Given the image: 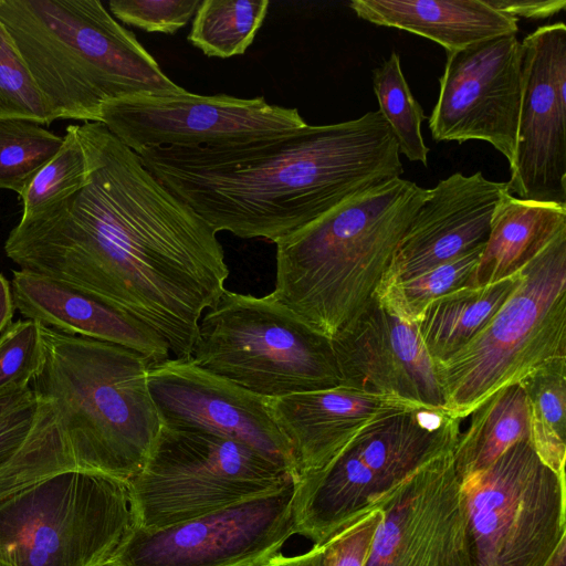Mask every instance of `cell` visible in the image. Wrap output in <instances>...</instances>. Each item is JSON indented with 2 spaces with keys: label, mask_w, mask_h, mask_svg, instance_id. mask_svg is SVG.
<instances>
[{
  "label": "cell",
  "mask_w": 566,
  "mask_h": 566,
  "mask_svg": "<svg viewBox=\"0 0 566 566\" xmlns=\"http://www.w3.org/2000/svg\"><path fill=\"white\" fill-rule=\"evenodd\" d=\"M88 180L21 218L4 242L19 270L83 290L157 332L190 359L199 321L226 291L217 232L102 123L77 125Z\"/></svg>",
  "instance_id": "6da1fadb"
},
{
  "label": "cell",
  "mask_w": 566,
  "mask_h": 566,
  "mask_svg": "<svg viewBox=\"0 0 566 566\" xmlns=\"http://www.w3.org/2000/svg\"><path fill=\"white\" fill-rule=\"evenodd\" d=\"M137 155L216 232L274 243L403 172L379 111L248 143L155 147Z\"/></svg>",
  "instance_id": "7a4b0ae2"
},
{
  "label": "cell",
  "mask_w": 566,
  "mask_h": 566,
  "mask_svg": "<svg viewBox=\"0 0 566 566\" xmlns=\"http://www.w3.org/2000/svg\"><path fill=\"white\" fill-rule=\"evenodd\" d=\"M428 189L402 178L367 189L275 242L273 296L333 339L376 296Z\"/></svg>",
  "instance_id": "3957f363"
},
{
  "label": "cell",
  "mask_w": 566,
  "mask_h": 566,
  "mask_svg": "<svg viewBox=\"0 0 566 566\" xmlns=\"http://www.w3.org/2000/svg\"><path fill=\"white\" fill-rule=\"evenodd\" d=\"M0 21L54 120L99 123L108 101L186 91L98 0H0Z\"/></svg>",
  "instance_id": "277c9868"
},
{
  "label": "cell",
  "mask_w": 566,
  "mask_h": 566,
  "mask_svg": "<svg viewBox=\"0 0 566 566\" xmlns=\"http://www.w3.org/2000/svg\"><path fill=\"white\" fill-rule=\"evenodd\" d=\"M41 335L42 360L30 386L55 409L76 469L127 483L161 429L148 388L149 360L42 324Z\"/></svg>",
  "instance_id": "5b68a950"
},
{
  "label": "cell",
  "mask_w": 566,
  "mask_h": 566,
  "mask_svg": "<svg viewBox=\"0 0 566 566\" xmlns=\"http://www.w3.org/2000/svg\"><path fill=\"white\" fill-rule=\"evenodd\" d=\"M518 286L436 371L444 409L462 420L497 390L566 359V231L526 266Z\"/></svg>",
  "instance_id": "8992f818"
},
{
  "label": "cell",
  "mask_w": 566,
  "mask_h": 566,
  "mask_svg": "<svg viewBox=\"0 0 566 566\" xmlns=\"http://www.w3.org/2000/svg\"><path fill=\"white\" fill-rule=\"evenodd\" d=\"M190 359L265 398L340 386L332 340L272 293L226 290L201 316Z\"/></svg>",
  "instance_id": "52a82bcc"
},
{
  "label": "cell",
  "mask_w": 566,
  "mask_h": 566,
  "mask_svg": "<svg viewBox=\"0 0 566 566\" xmlns=\"http://www.w3.org/2000/svg\"><path fill=\"white\" fill-rule=\"evenodd\" d=\"M135 527L127 483L67 469L0 500V559L106 566Z\"/></svg>",
  "instance_id": "ba28073f"
},
{
  "label": "cell",
  "mask_w": 566,
  "mask_h": 566,
  "mask_svg": "<svg viewBox=\"0 0 566 566\" xmlns=\"http://www.w3.org/2000/svg\"><path fill=\"white\" fill-rule=\"evenodd\" d=\"M294 479L287 468L242 442L161 424L127 489L135 526L158 530L272 492Z\"/></svg>",
  "instance_id": "9c48e42d"
},
{
  "label": "cell",
  "mask_w": 566,
  "mask_h": 566,
  "mask_svg": "<svg viewBox=\"0 0 566 566\" xmlns=\"http://www.w3.org/2000/svg\"><path fill=\"white\" fill-rule=\"evenodd\" d=\"M471 566H543L566 535V483L530 439L461 481Z\"/></svg>",
  "instance_id": "30bf717a"
},
{
  "label": "cell",
  "mask_w": 566,
  "mask_h": 566,
  "mask_svg": "<svg viewBox=\"0 0 566 566\" xmlns=\"http://www.w3.org/2000/svg\"><path fill=\"white\" fill-rule=\"evenodd\" d=\"M296 481L163 528L135 526L106 566H261L296 534Z\"/></svg>",
  "instance_id": "8fae6325"
},
{
  "label": "cell",
  "mask_w": 566,
  "mask_h": 566,
  "mask_svg": "<svg viewBox=\"0 0 566 566\" xmlns=\"http://www.w3.org/2000/svg\"><path fill=\"white\" fill-rule=\"evenodd\" d=\"M102 123L136 154L155 147H213L274 137L304 127L297 108L263 96L140 94L108 101Z\"/></svg>",
  "instance_id": "7c38bea8"
},
{
  "label": "cell",
  "mask_w": 566,
  "mask_h": 566,
  "mask_svg": "<svg viewBox=\"0 0 566 566\" xmlns=\"http://www.w3.org/2000/svg\"><path fill=\"white\" fill-rule=\"evenodd\" d=\"M522 95V44L502 35L447 52L429 117L436 142L483 140L513 164Z\"/></svg>",
  "instance_id": "4fadbf2b"
},
{
  "label": "cell",
  "mask_w": 566,
  "mask_h": 566,
  "mask_svg": "<svg viewBox=\"0 0 566 566\" xmlns=\"http://www.w3.org/2000/svg\"><path fill=\"white\" fill-rule=\"evenodd\" d=\"M522 44V95L509 192L566 206V25H542Z\"/></svg>",
  "instance_id": "5bb4252c"
},
{
  "label": "cell",
  "mask_w": 566,
  "mask_h": 566,
  "mask_svg": "<svg viewBox=\"0 0 566 566\" xmlns=\"http://www.w3.org/2000/svg\"><path fill=\"white\" fill-rule=\"evenodd\" d=\"M378 507L365 566H471L453 450L421 467Z\"/></svg>",
  "instance_id": "9a60e30c"
},
{
  "label": "cell",
  "mask_w": 566,
  "mask_h": 566,
  "mask_svg": "<svg viewBox=\"0 0 566 566\" xmlns=\"http://www.w3.org/2000/svg\"><path fill=\"white\" fill-rule=\"evenodd\" d=\"M147 379L163 426L237 440L295 475L290 447L271 416L269 398L217 376L191 359L149 364Z\"/></svg>",
  "instance_id": "2e32d148"
},
{
  "label": "cell",
  "mask_w": 566,
  "mask_h": 566,
  "mask_svg": "<svg viewBox=\"0 0 566 566\" xmlns=\"http://www.w3.org/2000/svg\"><path fill=\"white\" fill-rule=\"evenodd\" d=\"M332 340L340 386L401 399L427 408H444V397L418 331L376 296Z\"/></svg>",
  "instance_id": "e0dca14e"
},
{
  "label": "cell",
  "mask_w": 566,
  "mask_h": 566,
  "mask_svg": "<svg viewBox=\"0 0 566 566\" xmlns=\"http://www.w3.org/2000/svg\"><path fill=\"white\" fill-rule=\"evenodd\" d=\"M506 189V181L489 180L481 171L455 172L428 189L377 291L485 244L493 212Z\"/></svg>",
  "instance_id": "ac0fdd59"
},
{
  "label": "cell",
  "mask_w": 566,
  "mask_h": 566,
  "mask_svg": "<svg viewBox=\"0 0 566 566\" xmlns=\"http://www.w3.org/2000/svg\"><path fill=\"white\" fill-rule=\"evenodd\" d=\"M415 407L419 406L346 386L269 398L271 416L290 447L296 479L326 467L376 420Z\"/></svg>",
  "instance_id": "d6986e66"
},
{
  "label": "cell",
  "mask_w": 566,
  "mask_h": 566,
  "mask_svg": "<svg viewBox=\"0 0 566 566\" xmlns=\"http://www.w3.org/2000/svg\"><path fill=\"white\" fill-rule=\"evenodd\" d=\"M10 284L14 308L27 319L132 349L150 364L170 358L169 346L157 332L83 290L22 270L12 272Z\"/></svg>",
  "instance_id": "ffe728a7"
},
{
  "label": "cell",
  "mask_w": 566,
  "mask_h": 566,
  "mask_svg": "<svg viewBox=\"0 0 566 566\" xmlns=\"http://www.w3.org/2000/svg\"><path fill=\"white\" fill-rule=\"evenodd\" d=\"M349 8L365 21L429 39L447 52L518 30L515 18L484 0H353Z\"/></svg>",
  "instance_id": "44dd1931"
},
{
  "label": "cell",
  "mask_w": 566,
  "mask_h": 566,
  "mask_svg": "<svg viewBox=\"0 0 566 566\" xmlns=\"http://www.w3.org/2000/svg\"><path fill=\"white\" fill-rule=\"evenodd\" d=\"M565 231L566 206L518 199L506 189L467 286L489 285L516 274Z\"/></svg>",
  "instance_id": "7402d4cb"
},
{
  "label": "cell",
  "mask_w": 566,
  "mask_h": 566,
  "mask_svg": "<svg viewBox=\"0 0 566 566\" xmlns=\"http://www.w3.org/2000/svg\"><path fill=\"white\" fill-rule=\"evenodd\" d=\"M67 469L76 465L48 400L34 396L0 418V500Z\"/></svg>",
  "instance_id": "603a6c76"
},
{
  "label": "cell",
  "mask_w": 566,
  "mask_h": 566,
  "mask_svg": "<svg viewBox=\"0 0 566 566\" xmlns=\"http://www.w3.org/2000/svg\"><path fill=\"white\" fill-rule=\"evenodd\" d=\"M523 277L516 274L489 285L461 286L431 301L418 331L436 363L449 358L471 340L505 303Z\"/></svg>",
  "instance_id": "cb8c5ba5"
},
{
  "label": "cell",
  "mask_w": 566,
  "mask_h": 566,
  "mask_svg": "<svg viewBox=\"0 0 566 566\" xmlns=\"http://www.w3.org/2000/svg\"><path fill=\"white\" fill-rule=\"evenodd\" d=\"M471 416L469 428L459 434L453 449L461 481L486 469L517 441L530 439L526 397L520 384L497 390Z\"/></svg>",
  "instance_id": "d4e9b609"
},
{
  "label": "cell",
  "mask_w": 566,
  "mask_h": 566,
  "mask_svg": "<svg viewBox=\"0 0 566 566\" xmlns=\"http://www.w3.org/2000/svg\"><path fill=\"white\" fill-rule=\"evenodd\" d=\"M524 389L530 441L541 461L565 475L566 359L554 361L518 382Z\"/></svg>",
  "instance_id": "484cf974"
},
{
  "label": "cell",
  "mask_w": 566,
  "mask_h": 566,
  "mask_svg": "<svg viewBox=\"0 0 566 566\" xmlns=\"http://www.w3.org/2000/svg\"><path fill=\"white\" fill-rule=\"evenodd\" d=\"M269 6L268 0L201 1L188 41L208 56L242 55L254 41Z\"/></svg>",
  "instance_id": "4316f807"
},
{
  "label": "cell",
  "mask_w": 566,
  "mask_h": 566,
  "mask_svg": "<svg viewBox=\"0 0 566 566\" xmlns=\"http://www.w3.org/2000/svg\"><path fill=\"white\" fill-rule=\"evenodd\" d=\"M371 78L379 104L378 111L387 120L399 153L410 161L427 166L429 147L421 134V124L426 116L403 76L399 54L392 52L373 70Z\"/></svg>",
  "instance_id": "83f0119b"
},
{
  "label": "cell",
  "mask_w": 566,
  "mask_h": 566,
  "mask_svg": "<svg viewBox=\"0 0 566 566\" xmlns=\"http://www.w3.org/2000/svg\"><path fill=\"white\" fill-rule=\"evenodd\" d=\"M62 143L63 136L39 123L0 118V189L12 190L20 197Z\"/></svg>",
  "instance_id": "f1b7e54d"
},
{
  "label": "cell",
  "mask_w": 566,
  "mask_h": 566,
  "mask_svg": "<svg viewBox=\"0 0 566 566\" xmlns=\"http://www.w3.org/2000/svg\"><path fill=\"white\" fill-rule=\"evenodd\" d=\"M483 248L484 244L413 279L379 290L376 298L400 319L418 323L423 310L431 301L468 285Z\"/></svg>",
  "instance_id": "f546056e"
},
{
  "label": "cell",
  "mask_w": 566,
  "mask_h": 566,
  "mask_svg": "<svg viewBox=\"0 0 566 566\" xmlns=\"http://www.w3.org/2000/svg\"><path fill=\"white\" fill-rule=\"evenodd\" d=\"M88 180V165L77 125H69L59 151L36 174L20 196L22 217L38 214L67 199Z\"/></svg>",
  "instance_id": "4dcf8cb0"
},
{
  "label": "cell",
  "mask_w": 566,
  "mask_h": 566,
  "mask_svg": "<svg viewBox=\"0 0 566 566\" xmlns=\"http://www.w3.org/2000/svg\"><path fill=\"white\" fill-rule=\"evenodd\" d=\"M0 118L50 125L52 114L11 35L0 21Z\"/></svg>",
  "instance_id": "1f68e13d"
},
{
  "label": "cell",
  "mask_w": 566,
  "mask_h": 566,
  "mask_svg": "<svg viewBox=\"0 0 566 566\" xmlns=\"http://www.w3.org/2000/svg\"><path fill=\"white\" fill-rule=\"evenodd\" d=\"M43 354L41 324L18 319L0 335V390L15 384H29L36 374Z\"/></svg>",
  "instance_id": "d6a6232c"
},
{
  "label": "cell",
  "mask_w": 566,
  "mask_h": 566,
  "mask_svg": "<svg viewBox=\"0 0 566 566\" xmlns=\"http://www.w3.org/2000/svg\"><path fill=\"white\" fill-rule=\"evenodd\" d=\"M200 0H111L113 15L146 32L174 34L193 18Z\"/></svg>",
  "instance_id": "836d02e7"
},
{
  "label": "cell",
  "mask_w": 566,
  "mask_h": 566,
  "mask_svg": "<svg viewBox=\"0 0 566 566\" xmlns=\"http://www.w3.org/2000/svg\"><path fill=\"white\" fill-rule=\"evenodd\" d=\"M381 518L376 507L352 521L324 544V566H365Z\"/></svg>",
  "instance_id": "e575fe53"
},
{
  "label": "cell",
  "mask_w": 566,
  "mask_h": 566,
  "mask_svg": "<svg viewBox=\"0 0 566 566\" xmlns=\"http://www.w3.org/2000/svg\"><path fill=\"white\" fill-rule=\"evenodd\" d=\"M494 10L515 18L548 19L566 7L565 0H484Z\"/></svg>",
  "instance_id": "d590c367"
},
{
  "label": "cell",
  "mask_w": 566,
  "mask_h": 566,
  "mask_svg": "<svg viewBox=\"0 0 566 566\" xmlns=\"http://www.w3.org/2000/svg\"><path fill=\"white\" fill-rule=\"evenodd\" d=\"M324 544L314 545L308 552L285 556L280 552L266 559L261 566H324Z\"/></svg>",
  "instance_id": "8d00e7d4"
},
{
  "label": "cell",
  "mask_w": 566,
  "mask_h": 566,
  "mask_svg": "<svg viewBox=\"0 0 566 566\" xmlns=\"http://www.w3.org/2000/svg\"><path fill=\"white\" fill-rule=\"evenodd\" d=\"M34 396L29 384H15L3 388L0 390V418L32 400Z\"/></svg>",
  "instance_id": "74e56055"
},
{
  "label": "cell",
  "mask_w": 566,
  "mask_h": 566,
  "mask_svg": "<svg viewBox=\"0 0 566 566\" xmlns=\"http://www.w3.org/2000/svg\"><path fill=\"white\" fill-rule=\"evenodd\" d=\"M14 310L11 284L0 273V334L11 324Z\"/></svg>",
  "instance_id": "f35d334b"
},
{
  "label": "cell",
  "mask_w": 566,
  "mask_h": 566,
  "mask_svg": "<svg viewBox=\"0 0 566 566\" xmlns=\"http://www.w3.org/2000/svg\"><path fill=\"white\" fill-rule=\"evenodd\" d=\"M543 566H566V535L560 538Z\"/></svg>",
  "instance_id": "ab89813d"
},
{
  "label": "cell",
  "mask_w": 566,
  "mask_h": 566,
  "mask_svg": "<svg viewBox=\"0 0 566 566\" xmlns=\"http://www.w3.org/2000/svg\"><path fill=\"white\" fill-rule=\"evenodd\" d=\"M0 566H11V565H9L8 563L0 559Z\"/></svg>",
  "instance_id": "60d3db41"
}]
</instances>
